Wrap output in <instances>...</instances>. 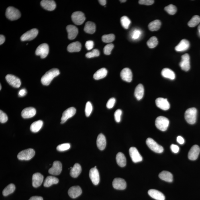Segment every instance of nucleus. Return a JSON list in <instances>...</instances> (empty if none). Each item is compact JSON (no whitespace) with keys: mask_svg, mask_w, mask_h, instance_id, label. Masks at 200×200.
I'll use <instances>...</instances> for the list:
<instances>
[{"mask_svg":"<svg viewBox=\"0 0 200 200\" xmlns=\"http://www.w3.org/2000/svg\"><path fill=\"white\" fill-rule=\"evenodd\" d=\"M190 43L189 41L185 39L182 40L179 44L176 46L175 50L177 52H183L187 50L189 48Z\"/></svg>","mask_w":200,"mask_h":200,"instance_id":"26","label":"nucleus"},{"mask_svg":"<svg viewBox=\"0 0 200 200\" xmlns=\"http://www.w3.org/2000/svg\"><path fill=\"white\" fill-rule=\"evenodd\" d=\"M44 180V176L40 173L33 174L32 178V185L33 187L38 188L42 185Z\"/></svg>","mask_w":200,"mask_h":200,"instance_id":"20","label":"nucleus"},{"mask_svg":"<svg viewBox=\"0 0 200 200\" xmlns=\"http://www.w3.org/2000/svg\"><path fill=\"white\" fill-rule=\"evenodd\" d=\"M154 2L153 0H140L139 1V3L140 5H150Z\"/></svg>","mask_w":200,"mask_h":200,"instance_id":"53","label":"nucleus"},{"mask_svg":"<svg viewBox=\"0 0 200 200\" xmlns=\"http://www.w3.org/2000/svg\"><path fill=\"white\" fill-rule=\"evenodd\" d=\"M60 74V72L58 69L54 68L49 70L43 76L41 79V83L43 85L48 86L50 85L54 78Z\"/></svg>","mask_w":200,"mask_h":200,"instance_id":"1","label":"nucleus"},{"mask_svg":"<svg viewBox=\"0 0 200 200\" xmlns=\"http://www.w3.org/2000/svg\"><path fill=\"white\" fill-rule=\"evenodd\" d=\"M84 30L85 32L89 34H93L96 31V25L95 23L92 21H88L86 23Z\"/></svg>","mask_w":200,"mask_h":200,"instance_id":"34","label":"nucleus"},{"mask_svg":"<svg viewBox=\"0 0 200 200\" xmlns=\"http://www.w3.org/2000/svg\"><path fill=\"white\" fill-rule=\"evenodd\" d=\"M157 107L164 111L168 110L169 109L170 105L167 99L159 98L156 100Z\"/></svg>","mask_w":200,"mask_h":200,"instance_id":"18","label":"nucleus"},{"mask_svg":"<svg viewBox=\"0 0 200 200\" xmlns=\"http://www.w3.org/2000/svg\"><path fill=\"white\" fill-rule=\"evenodd\" d=\"M181 61L179 65L182 70L188 71L190 69V56L189 54H186L182 56Z\"/></svg>","mask_w":200,"mask_h":200,"instance_id":"14","label":"nucleus"},{"mask_svg":"<svg viewBox=\"0 0 200 200\" xmlns=\"http://www.w3.org/2000/svg\"><path fill=\"white\" fill-rule=\"evenodd\" d=\"M8 120V117L6 114L3 112L2 110L0 111V122L5 123Z\"/></svg>","mask_w":200,"mask_h":200,"instance_id":"51","label":"nucleus"},{"mask_svg":"<svg viewBox=\"0 0 200 200\" xmlns=\"http://www.w3.org/2000/svg\"><path fill=\"white\" fill-rule=\"evenodd\" d=\"M144 88L142 84H140L135 88L134 95L135 98L138 101L142 99L144 97Z\"/></svg>","mask_w":200,"mask_h":200,"instance_id":"28","label":"nucleus"},{"mask_svg":"<svg viewBox=\"0 0 200 200\" xmlns=\"http://www.w3.org/2000/svg\"><path fill=\"white\" fill-rule=\"evenodd\" d=\"M148 193L151 197L156 200H165V197L164 194L158 190L150 189L148 191Z\"/></svg>","mask_w":200,"mask_h":200,"instance_id":"25","label":"nucleus"},{"mask_svg":"<svg viewBox=\"0 0 200 200\" xmlns=\"http://www.w3.org/2000/svg\"><path fill=\"white\" fill-rule=\"evenodd\" d=\"M1 89H2V87H1V85H0V90H1Z\"/></svg>","mask_w":200,"mask_h":200,"instance_id":"63","label":"nucleus"},{"mask_svg":"<svg viewBox=\"0 0 200 200\" xmlns=\"http://www.w3.org/2000/svg\"><path fill=\"white\" fill-rule=\"evenodd\" d=\"M82 190L79 186H73L70 188L68 194L70 198L74 199L81 195Z\"/></svg>","mask_w":200,"mask_h":200,"instance_id":"22","label":"nucleus"},{"mask_svg":"<svg viewBox=\"0 0 200 200\" xmlns=\"http://www.w3.org/2000/svg\"><path fill=\"white\" fill-rule=\"evenodd\" d=\"M112 185L115 189L124 190L126 187V183L125 180L122 178H116L113 180Z\"/></svg>","mask_w":200,"mask_h":200,"instance_id":"17","label":"nucleus"},{"mask_svg":"<svg viewBox=\"0 0 200 200\" xmlns=\"http://www.w3.org/2000/svg\"><path fill=\"white\" fill-rule=\"evenodd\" d=\"M62 170V164L59 161H55L53 164L52 168L49 170V173L54 175H58L61 173Z\"/></svg>","mask_w":200,"mask_h":200,"instance_id":"12","label":"nucleus"},{"mask_svg":"<svg viewBox=\"0 0 200 200\" xmlns=\"http://www.w3.org/2000/svg\"><path fill=\"white\" fill-rule=\"evenodd\" d=\"M38 33V31L36 29H32L23 34L21 37V40L22 41L32 40L36 38Z\"/></svg>","mask_w":200,"mask_h":200,"instance_id":"9","label":"nucleus"},{"mask_svg":"<svg viewBox=\"0 0 200 200\" xmlns=\"http://www.w3.org/2000/svg\"><path fill=\"white\" fill-rule=\"evenodd\" d=\"M161 179L167 182H171L173 180V176L170 172L167 171H163L159 175Z\"/></svg>","mask_w":200,"mask_h":200,"instance_id":"31","label":"nucleus"},{"mask_svg":"<svg viewBox=\"0 0 200 200\" xmlns=\"http://www.w3.org/2000/svg\"><path fill=\"white\" fill-rule=\"evenodd\" d=\"M170 149H171L172 152L174 153H178L179 151V148L177 145L172 144L170 146Z\"/></svg>","mask_w":200,"mask_h":200,"instance_id":"55","label":"nucleus"},{"mask_svg":"<svg viewBox=\"0 0 200 200\" xmlns=\"http://www.w3.org/2000/svg\"><path fill=\"white\" fill-rule=\"evenodd\" d=\"M6 79L10 85L15 88H19L21 85L20 79L12 74H7L6 76Z\"/></svg>","mask_w":200,"mask_h":200,"instance_id":"10","label":"nucleus"},{"mask_svg":"<svg viewBox=\"0 0 200 200\" xmlns=\"http://www.w3.org/2000/svg\"><path fill=\"white\" fill-rule=\"evenodd\" d=\"M76 113V109L74 107H70L66 110L62 114L61 123L63 124L66 122L70 117H73Z\"/></svg>","mask_w":200,"mask_h":200,"instance_id":"13","label":"nucleus"},{"mask_svg":"<svg viewBox=\"0 0 200 200\" xmlns=\"http://www.w3.org/2000/svg\"><path fill=\"white\" fill-rule=\"evenodd\" d=\"M94 45V42L93 41L88 40L86 42L85 47L88 50H91L93 48Z\"/></svg>","mask_w":200,"mask_h":200,"instance_id":"54","label":"nucleus"},{"mask_svg":"<svg viewBox=\"0 0 200 200\" xmlns=\"http://www.w3.org/2000/svg\"><path fill=\"white\" fill-rule=\"evenodd\" d=\"M15 186L14 184H10L3 189L2 192L3 195L5 197H6L13 193L15 191Z\"/></svg>","mask_w":200,"mask_h":200,"instance_id":"39","label":"nucleus"},{"mask_svg":"<svg viewBox=\"0 0 200 200\" xmlns=\"http://www.w3.org/2000/svg\"><path fill=\"white\" fill-rule=\"evenodd\" d=\"M129 155L132 161L134 163H138L142 161V157L135 147H132L129 150Z\"/></svg>","mask_w":200,"mask_h":200,"instance_id":"11","label":"nucleus"},{"mask_svg":"<svg viewBox=\"0 0 200 200\" xmlns=\"http://www.w3.org/2000/svg\"><path fill=\"white\" fill-rule=\"evenodd\" d=\"M49 47L48 45L45 43L39 46L35 51V54L37 56H40L41 58L46 57L49 54Z\"/></svg>","mask_w":200,"mask_h":200,"instance_id":"8","label":"nucleus"},{"mask_svg":"<svg viewBox=\"0 0 200 200\" xmlns=\"http://www.w3.org/2000/svg\"><path fill=\"white\" fill-rule=\"evenodd\" d=\"M114 46L112 44H109L107 45L103 49L104 53L106 55H110Z\"/></svg>","mask_w":200,"mask_h":200,"instance_id":"49","label":"nucleus"},{"mask_svg":"<svg viewBox=\"0 0 200 200\" xmlns=\"http://www.w3.org/2000/svg\"><path fill=\"white\" fill-rule=\"evenodd\" d=\"M36 114V110L33 107H28L25 108L21 112V117L24 119L31 118L35 116Z\"/></svg>","mask_w":200,"mask_h":200,"instance_id":"24","label":"nucleus"},{"mask_svg":"<svg viewBox=\"0 0 200 200\" xmlns=\"http://www.w3.org/2000/svg\"><path fill=\"white\" fill-rule=\"evenodd\" d=\"M116 160L118 165L123 167L126 165V160L125 155L122 153L119 152L117 155Z\"/></svg>","mask_w":200,"mask_h":200,"instance_id":"36","label":"nucleus"},{"mask_svg":"<svg viewBox=\"0 0 200 200\" xmlns=\"http://www.w3.org/2000/svg\"><path fill=\"white\" fill-rule=\"evenodd\" d=\"M29 200H43V198L38 196H33L31 197Z\"/></svg>","mask_w":200,"mask_h":200,"instance_id":"58","label":"nucleus"},{"mask_svg":"<svg viewBox=\"0 0 200 200\" xmlns=\"http://www.w3.org/2000/svg\"><path fill=\"white\" fill-rule=\"evenodd\" d=\"M121 22L123 28L127 29L130 26L131 21L127 17L123 16L121 19Z\"/></svg>","mask_w":200,"mask_h":200,"instance_id":"43","label":"nucleus"},{"mask_svg":"<svg viewBox=\"0 0 200 200\" xmlns=\"http://www.w3.org/2000/svg\"><path fill=\"white\" fill-rule=\"evenodd\" d=\"M43 125V122L42 121H35L31 125L30 130L33 132H38L42 128Z\"/></svg>","mask_w":200,"mask_h":200,"instance_id":"37","label":"nucleus"},{"mask_svg":"<svg viewBox=\"0 0 200 200\" xmlns=\"http://www.w3.org/2000/svg\"><path fill=\"white\" fill-rule=\"evenodd\" d=\"M142 32L140 29H135L131 33V37L133 40H138L142 35Z\"/></svg>","mask_w":200,"mask_h":200,"instance_id":"41","label":"nucleus"},{"mask_svg":"<svg viewBox=\"0 0 200 200\" xmlns=\"http://www.w3.org/2000/svg\"><path fill=\"white\" fill-rule=\"evenodd\" d=\"M146 144L151 150L157 153H162L164 151L163 147L158 144L151 138L147 139Z\"/></svg>","mask_w":200,"mask_h":200,"instance_id":"6","label":"nucleus"},{"mask_svg":"<svg viewBox=\"0 0 200 200\" xmlns=\"http://www.w3.org/2000/svg\"><path fill=\"white\" fill-rule=\"evenodd\" d=\"M82 45L79 42H75L70 44L67 47V50L70 52H79L81 50Z\"/></svg>","mask_w":200,"mask_h":200,"instance_id":"30","label":"nucleus"},{"mask_svg":"<svg viewBox=\"0 0 200 200\" xmlns=\"http://www.w3.org/2000/svg\"><path fill=\"white\" fill-rule=\"evenodd\" d=\"M120 1L121 2H126V0H121V1Z\"/></svg>","mask_w":200,"mask_h":200,"instance_id":"61","label":"nucleus"},{"mask_svg":"<svg viewBox=\"0 0 200 200\" xmlns=\"http://www.w3.org/2000/svg\"><path fill=\"white\" fill-rule=\"evenodd\" d=\"M121 77L123 80L127 82H131L132 81L133 74L132 71L128 68H125L121 70Z\"/></svg>","mask_w":200,"mask_h":200,"instance_id":"19","label":"nucleus"},{"mask_svg":"<svg viewBox=\"0 0 200 200\" xmlns=\"http://www.w3.org/2000/svg\"><path fill=\"white\" fill-rule=\"evenodd\" d=\"M27 91L25 89H21L19 91L18 95L20 97H23L26 95Z\"/></svg>","mask_w":200,"mask_h":200,"instance_id":"56","label":"nucleus"},{"mask_svg":"<svg viewBox=\"0 0 200 200\" xmlns=\"http://www.w3.org/2000/svg\"><path fill=\"white\" fill-rule=\"evenodd\" d=\"M89 177L94 185H97L99 184L100 180L98 170L97 168H92L90 170Z\"/></svg>","mask_w":200,"mask_h":200,"instance_id":"15","label":"nucleus"},{"mask_svg":"<svg viewBox=\"0 0 200 200\" xmlns=\"http://www.w3.org/2000/svg\"><path fill=\"white\" fill-rule=\"evenodd\" d=\"M82 172L81 166L79 164L76 163L70 170V175L72 177L76 178Z\"/></svg>","mask_w":200,"mask_h":200,"instance_id":"29","label":"nucleus"},{"mask_svg":"<svg viewBox=\"0 0 200 200\" xmlns=\"http://www.w3.org/2000/svg\"><path fill=\"white\" fill-rule=\"evenodd\" d=\"M177 142L179 143V144L182 145L184 144V142H185V140L181 136H178L177 138Z\"/></svg>","mask_w":200,"mask_h":200,"instance_id":"57","label":"nucleus"},{"mask_svg":"<svg viewBox=\"0 0 200 200\" xmlns=\"http://www.w3.org/2000/svg\"><path fill=\"white\" fill-rule=\"evenodd\" d=\"M35 151L33 149L29 148L21 151L17 155V157L19 160H28L34 157Z\"/></svg>","mask_w":200,"mask_h":200,"instance_id":"5","label":"nucleus"},{"mask_svg":"<svg viewBox=\"0 0 200 200\" xmlns=\"http://www.w3.org/2000/svg\"><path fill=\"white\" fill-rule=\"evenodd\" d=\"M58 178L52 176H48L46 178L44 182V185L45 187H49L54 184L58 183Z\"/></svg>","mask_w":200,"mask_h":200,"instance_id":"35","label":"nucleus"},{"mask_svg":"<svg viewBox=\"0 0 200 200\" xmlns=\"http://www.w3.org/2000/svg\"><path fill=\"white\" fill-rule=\"evenodd\" d=\"M200 152V148L198 145H194L188 153V157L190 160H195L197 159Z\"/></svg>","mask_w":200,"mask_h":200,"instance_id":"16","label":"nucleus"},{"mask_svg":"<svg viewBox=\"0 0 200 200\" xmlns=\"http://www.w3.org/2000/svg\"><path fill=\"white\" fill-rule=\"evenodd\" d=\"M99 3L102 5L105 6L107 3V1L106 0H99Z\"/></svg>","mask_w":200,"mask_h":200,"instance_id":"60","label":"nucleus"},{"mask_svg":"<svg viewBox=\"0 0 200 200\" xmlns=\"http://www.w3.org/2000/svg\"><path fill=\"white\" fill-rule=\"evenodd\" d=\"M100 52L97 49H94L91 52H88L86 54V56L88 58H93L99 56Z\"/></svg>","mask_w":200,"mask_h":200,"instance_id":"48","label":"nucleus"},{"mask_svg":"<svg viewBox=\"0 0 200 200\" xmlns=\"http://www.w3.org/2000/svg\"><path fill=\"white\" fill-rule=\"evenodd\" d=\"M200 22V17L198 15H195L192 17L189 22L188 25L190 27H193L197 26Z\"/></svg>","mask_w":200,"mask_h":200,"instance_id":"40","label":"nucleus"},{"mask_svg":"<svg viewBox=\"0 0 200 200\" xmlns=\"http://www.w3.org/2000/svg\"><path fill=\"white\" fill-rule=\"evenodd\" d=\"M70 147V145L69 143H65L59 145L57 147V150L60 152H63L64 151L69 150Z\"/></svg>","mask_w":200,"mask_h":200,"instance_id":"46","label":"nucleus"},{"mask_svg":"<svg viewBox=\"0 0 200 200\" xmlns=\"http://www.w3.org/2000/svg\"><path fill=\"white\" fill-rule=\"evenodd\" d=\"M6 16L11 21L17 20L21 17V13L18 9L13 7H8L6 12Z\"/></svg>","mask_w":200,"mask_h":200,"instance_id":"4","label":"nucleus"},{"mask_svg":"<svg viewBox=\"0 0 200 200\" xmlns=\"http://www.w3.org/2000/svg\"><path fill=\"white\" fill-rule=\"evenodd\" d=\"M97 144L98 148L101 150H103L106 146V139L104 135L102 133L99 135L97 140Z\"/></svg>","mask_w":200,"mask_h":200,"instance_id":"27","label":"nucleus"},{"mask_svg":"<svg viewBox=\"0 0 200 200\" xmlns=\"http://www.w3.org/2000/svg\"><path fill=\"white\" fill-rule=\"evenodd\" d=\"M40 5L44 9L49 11H54L56 7L55 2L52 0H43Z\"/></svg>","mask_w":200,"mask_h":200,"instance_id":"23","label":"nucleus"},{"mask_svg":"<svg viewBox=\"0 0 200 200\" xmlns=\"http://www.w3.org/2000/svg\"><path fill=\"white\" fill-rule=\"evenodd\" d=\"M102 40L106 43H110L115 40V36L113 34L105 35L102 36Z\"/></svg>","mask_w":200,"mask_h":200,"instance_id":"44","label":"nucleus"},{"mask_svg":"<svg viewBox=\"0 0 200 200\" xmlns=\"http://www.w3.org/2000/svg\"><path fill=\"white\" fill-rule=\"evenodd\" d=\"M5 40V37L3 35H0V45H1L3 44Z\"/></svg>","mask_w":200,"mask_h":200,"instance_id":"59","label":"nucleus"},{"mask_svg":"<svg viewBox=\"0 0 200 200\" xmlns=\"http://www.w3.org/2000/svg\"><path fill=\"white\" fill-rule=\"evenodd\" d=\"M161 74L164 77L170 80H174L175 78V74L174 72L168 68L164 69L162 70Z\"/></svg>","mask_w":200,"mask_h":200,"instance_id":"32","label":"nucleus"},{"mask_svg":"<svg viewBox=\"0 0 200 200\" xmlns=\"http://www.w3.org/2000/svg\"><path fill=\"white\" fill-rule=\"evenodd\" d=\"M198 30L200 34V25H199L198 27Z\"/></svg>","mask_w":200,"mask_h":200,"instance_id":"62","label":"nucleus"},{"mask_svg":"<svg viewBox=\"0 0 200 200\" xmlns=\"http://www.w3.org/2000/svg\"><path fill=\"white\" fill-rule=\"evenodd\" d=\"M107 71L106 69L105 68L100 69L94 74V79L97 80L103 79L107 76Z\"/></svg>","mask_w":200,"mask_h":200,"instance_id":"33","label":"nucleus"},{"mask_svg":"<svg viewBox=\"0 0 200 200\" xmlns=\"http://www.w3.org/2000/svg\"><path fill=\"white\" fill-rule=\"evenodd\" d=\"M71 18L74 24L78 25L83 24L86 19L84 14L80 11L75 12L72 13Z\"/></svg>","mask_w":200,"mask_h":200,"instance_id":"7","label":"nucleus"},{"mask_svg":"<svg viewBox=\"0 0 200 200\" xmlns=\"http://www.w3.org/2000/svg\"><path fill=\"white\" fill-rule=\"evenodd\" d=\"M93 107L92 103L90 102H88L86 103L85 113L86 117H89L91 115V113L93 111Z\"/></svg>","mask_w":200,"mask_h":200,"instance_id":"47","label":"nucleus"},{"mask_svg":"<svg viewBox=\"0 0 200 200\" xmlns=\"http://www.w3.org/2000/svg\"><path fill=\"white\" fill-rule=\"evenodd\" d=\"M158 41L155 36H153L147 42L148 46L150 48H154L158 45Z\"/></svg>","mask_w":200,"mask_h":200,"instance_id":"42","label":"nucleus"},{"mask_svg":"<svg viewBox=\"0 0 200 200\" xmlns=\"http://www.w3.org/2000/svg\"><path fill=\"white\" fill-rule=\"evenodd\" d=\"M161 25V21L159 20H156L150 23L148 25V27L150 31H157L160 29Z\"/></svg>","mask_w":200,"mask_h":200,"instance_id":"38","label":"nucleus"},{"mask_svg":"<svg viewBox=\"0 0 200 200\" xmlns=\"http://www.w3.org/2000/svg\"><path fill=\"white\" fill-rule=\"evenodd\" d=\"M197 111L195 107L190 108L185 113V120L190 124H195L197 121Z\"/></svg>","mask_w":200,"mask_h":200,"instance_id":"2","label":"nucleus"},{"mask_svg":"<svg viewBox=\"0 0 200 200\" xmlns=\"http://www.w3.org/2000/svg\"><path fill=\"white\" fill-rule=\"evenodd\" d=\"M164 10L169 14L171 15L175 14L177 11L176 7L172 4H170L164 7Z\"/></svg>","mask_w":200,"mask_h":200,"instance_id":"45","label":"nucleus"},{"mask_svg":"<svg viewBox=\"0 0 200 200\" xmlns=\"http://www.w3.org/2000/svg\"><path fill=\"white\" fill-rule=\"evenodd\" d=\"M116 99L115 98H111L108 101L107 104V107L108 109H112L115 104Z\"/></svg>","mask_w":200,"mask_h":200,"instance_id":"52","label":"nucleus"},{"mask_svg":"<svg viewBox=\"0 0 200 200\" xmlns=\"http://www.w3.org/2000/svg\"><path fill=\"white\" fill-rule=\"evenodd\" d=\"M122 111L121 109H117L114 113L115 119L117 122H120Z\"/></svg>","mask_w":200,"mask_h":200,"instance_id":"50","label":"nucleus"},{"mask_svg":"<svg viewBox=\"0 0 200 200\" xmlns=\"http://www.w3.org/2000/svg\"><path fill=\"white\" fill-rule=\"evenodd\" d=\"M169 123L168 119L164 117H157L155 120L156 127L162 131H165L167 129Z\"/></svg>","mask_w":200,"mask_h":200,"instance_id":"3","label":"nucleus"},{"mask_svg":"<svg viewBox=\"0 0 200 200\" xmlns=\"http://www.w3.org/2000/svg\"><path fill=\"white\" fill-rule=\"evenodd\" d=\"M66 30L68 33V38L70 40H74L78 33L77 27L73 25H68L66 27Z\"/></svg>","mask_w":200,"mask_h":200,"instance_id":"21","label":"nucleus"}]
</instances>
